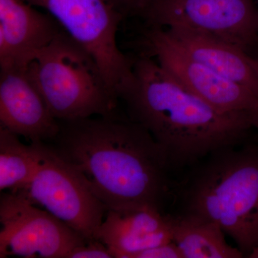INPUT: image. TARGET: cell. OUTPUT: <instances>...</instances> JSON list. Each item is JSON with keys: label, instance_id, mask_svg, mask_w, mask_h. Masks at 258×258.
Returning a JSON list of instances; mask_svg holds the SVG:
<instances>
[{"label": "cell", "instance_id": "obj_19", "mask_svg": "<svg viewBox=\"0 0 258 258\" xmlns=\"http://www.w3.org/2000/svg\"><path fill=\"white\" fill-rule=\"evenodd\" d=\"M250 119L254 128L258 129V109L250 113Z\"/></svg>", "mask_w": 258, "mask_h": 258}, {"label": "cell", "instance_id": "obj_4", "mask_svg": "<svg viewBox=\"0 0 258 258\" xmlns=\"http://www.w3.org/2000/svg\"><path fill=\"white\" fill-rule=\"evenodd\" d=\"M27 72L58 121L118 113L119 99L98 62L63 30L39 53Z\"/></svg>", "mask_w": 258, "mask_h": 258}, {"label": "cell", "instance_id": "obj_2", "mask_svg": "<svg viewBox=\"0 0 258 258\" xmlns=\"http://www.w3.org/2000/svg\"><path fill=\"white\" fill-rule=\"evenodd\" d=\"M118 97L127 116L159 144L171 171L188 169L219 149L248 143L254 128L250 113L214 108L143 52L133 59Z\"/></svg>", "mask_w": 258, "mask_h": 258}, {"label": "cell", "instance_id": "obj_13", "mask_svg": "<svg viewBox=\"0 0 258 258\" xmlns=\"http://www.w3.org/2000/svg\"><path fill=\"white\" fill-rule=\"evenodd\" d=\"M176 45L195 60L258 96V61L232 44L182 28H164Z\"/></svg>", "mask_w": 258, "mask_h": 258}, {"label": "cell", "instance_id": "obj_14", "mask_svg": "<svg viewBox=\"0 0 258 258\" xmlns=\"http://www.w3.org/2000/svg\"><path fill=\"white\" fill-rule=\"evenodd\" d=\"M169 215L172 241L183 258H242L238 247L227 243L215 222L184 214Z\"/></svg>", "mask_w": 258, "mask_h": 258}, {"label": "cell", "instance_id": "obj_16", "mask_svg": "<svg viewBox=\"0 0 258 258\" xmlns=\"http://www.w3.org/2000/svg\"><path fill=\"white\" fill-rule=\"evenodd\" d=\"M69 258H113L109 249L100 240L87 241L75 248Z\"/></svg>", "mask_w": 258, "mask_h": 258}, {"label": "cell", "instance_id": "obj_8", "mask_svg": "<svg viewBox=\"0 0 258 258\" xmlns=\"http://www.w3.org/2000/svg\"><path fill=\"white\" fill-rule=\"evenodd\" d=\"M0 223L1 258H69L87 242L50 212L12 191L1 195Z\"/></svg>", "mask_w": 258, "mask_h": 258}, {"label": "cell", "instance_id": "obj_12", "mask_svg": "<svg viewBox=\"0 0 258 258\" xmlns=\"http://www.w3.org/2000/svg\"><path fill=\"white\" fill-rule=\"evenodd\" d=\"M96 239L113 258H135L142 251L172 241L169 215L152 208L108 210Z\"/></svg>", "mask_w": 258, "mask_h": 258}, {"label": "cell", "instance_id": "obj_5", "mask_svg": "<svg viewBox=\"0 0 258 258\" xmlns=\"http://www.w3.org/2000/svg\"><path fill=\"white\" fill-rule=\"evenodd\" d=\"M12 192L40 205L87 241L97 240L108 211L74 168L45 143L40 144L38 164L31 179Z\"/></svg>", "mask_w": 258, "mask_h": 258}, {"label": "cell", "instance_id": "obj_1", "mask_svg": "<svg viewBox=\"0 0 258 258\" xmlns=\"http://www.w3.org/2000/svg\"><path fill=\"white\" fill-rule=\"evenodd\" d=\"M59 122L53 149L108 210L162 212L171 170L145 128L119 113Z\"/></svg>", "mask_w": 258, "mask_h": 258}, {"label": "cell", "instance_id": "obj_20", "mask_svg": "<svg viewBox=\"0 0 258 258\" xmlns=\"http://www.w3.org/2000/svg\"><path fill=\"white\" fill-rule=\"evenodd\" d=\"M247 257L250 258H258V246L257 247H254L251 251L250 253L247 256Z\"/></svg>", "mask_w": 258, "mask_h": 258}, {"label": "cell", "instance_id": "obj_10", "mask_svg": "<svg viewBox=\"0 0 258 258\" xmlns=\"http://www.w3.org/2000/svg\"><path fill=\"white\" fill-rule=\"evenodd\" d=\"M62 30L25 0H0V71H27Z\"/></svg>", "mask_w": 258, "mask_h": 258}, {"label": "cell", "instance_id": "obj_11", "mask_svg": "<svg viewBox=\"0 0 258 258\" xmlns=\"http://www.w3.org/2000/svg\"><path fill=\"white\" fill-rule=\"evenodd\" d=\"M0 127L34 144L54 141L60 132L27 71H0Z\"/></svg>", "mask_w": 258, "mask_h": 258}, {"label": "cell", "instance_id": "obj_9", "mask_svg": "<svg viewBox=\"0 0 258 258\" xmlns=\"http://www.w3.org/2000/svg\"><path fill=\"white\" fill-rule=\"evenodd\" d=\"M147 28L143 52L186 89L221 111L250 113L258 109L257 94L194 59L173 41L165 29Z\"/></svg>", "mask_w": 258, "mask_h": 258}, {"label": "cell", "instance_id": "obj_3", "mask_svg": "<svg viewBox=\"0 0 258 258\" xmlns=\"http://www.w3.org/2000/svg\"><path fill=\"white\" fill-rule=\"evenodd\" d=\"M188 169L178 213L215 222L247 257L258 246L257 144L219 149Z\"/></svg>", "mask_w": 258, "mask_h": 258}, {"label": "cell", "instance_id": "obj_18", "mask_svg": "<svg viewBox=\"0 0 258 258\" xmlns=\"http://www.w3.org/2000/svg\"><path fill=\"white\" fill-rule=\"evenodd\" d=\"M135 258H183L179 247L173 241L139 252Z\"/></svg>", "mask_w": 258, "mask_h": 258}, {"label": "cell", "instance_id": "obj_6", "mask_svg": "<svg viewBox=\"0 0 258 258\" xmlns=\"http://www.w3.org/2000/svg\"><path fill=\"white\" fill-rule=\"evenodd\" d=\"M139 17L147 27L199 32L250 55L258 47V8L254 0H152Z\"/></svg>", "mask_w": 258, "mask_h": 258}, {"label": "cell", "instance_id": "obj_17", "mask_svg": "<svg viewBox=\"0 0 258 258\" xmlns=\"http://www.w3.org/2000/svg\"><path fill=\"white\" fill-rule=\"evenodd\" d=\"M123 18L139 16L152 0H106Z\"/></svg>", "mask_w": 258, "mask_h": 258}, {"label": "cell", "instance_id": "obj_21", "mask_svg": "<svg viewBox=\"0 0 258 258\" xmlns=\"http://www.w3.org/2000/svg\"><path fill=\"white\" fill-rule=\"evenodd\" d=\"M257 3H258V0H257Z\"/></svg>", "mask_w": 258, "mask_h": 258}, {"label": "cell", "instance_id": "obj_7", "mask_svg": "<svg viewBox=\"0 0 258 258\" xmlns=\"http://www.w3.org/2000/svg\"><path fill=\"white\" fill-rule=\"evenodd\" d=\"M52 17L93 56L115 96L132 72L133 59L117 41L123 16L106 0H25Z\"/></svg>", "mask_w": 258, "mask_h": 258}, {"label": "cell", "instance_id": "obj_15", "mask_svg": "<svg viewBox=\"0 0 258 258\" xmlns=\"http://www.w3.org/2000/svg\"><path fill=\"white\" fill-rule=\"evenodd\" d=\"M40 144L25 145L16 134L0 127V190L16 191L31 179L38 164Z\"/></svg>", "mask_w": 258, "mask_h": 258}]
</instances>
